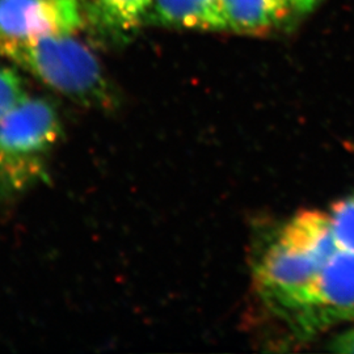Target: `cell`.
<instances>
[{
	"instance_id": "1",
	"label": "cell",
	"mask_w": 354,
	"mask_h": 354,
	"mask_svg": "<svg viewBox=\"0 0 354 354\" xmlns=\"http://www.w3.org/2000/svg\"><path fill=\"white\" fill-rule=\"evenodd\" d=\"M337 250L328 213H298L282 228L257 266L259 294L277 315L290 323L319 272Z\"/></svg>"
},
{
	"instance_id": "2",
	"label": "cell",
	"mask_w": 354,
	"mask_h": 354,
	"mask_svg": "<svg viewBox=\"0 0 354 354\" xmlns=\"http://www.w3.org/2000/svg\"><path fill=\"white\" fill-rule=\"evenodd\" d=\"M0 53L74 102L96 108L112 106L113 93L99 59L73 35L4 41L0 42Z\"/></svg>"
},
{
	"instance_id": "3",
	"label": "cell",
	"mask_w": 354,
	"mask_h": 354,
	"mask_svg": "<svg viewBox=\"0 0 354 354\" xmlns=\"http://www.w3.org/2000/svg\"><path fill=\"white\" fill-rule=\"evenodd\" d=\"M62 134L54 106L28 99L0 121V190L21 189L44 175V158Z\"/></svg>"
},
{
	"instance_id": "4",
	"label": "cell",
	"mask_w": 354,
	"mask_h": 354,
	"mask_svg": "<svg viewBox=\"0 0 354 354\" xmlns=\"http://www.w3.org/2000/svg\"><path fill=\"white\" fill-rule=\"evenodd\" d=\"M344 322H354V253L337 250L319 272L290 324L313 335Z\"/></svg>"
},
{
	"instance_id": "5",
	"label": "cell",
	"mask_w": 354,
	"mask_h": 354,
	"mask_svg": "<svg viewBox=\"0 0 354 354\" xmlns=\"http://www.w3.org/2000/svg\"><path fill=\"white\" fill-rule=\"evenodd\" d=\"M86 19L80 0H0V42L74 35Z\"/></svg>"
},
{
	"instance_id": "6",
	"label": "cell",
	"mask_w": 354,
	"mask_h": 354,
	"mask_svg": "<svg viewBox=\"0 0 354 354\" xmlns=\"http://www.w3.org/2000/svg\"><path fill=\"white\" fill-rule=\"evenodd\" d=\"M147 21L184 29H228L223 0H153Z\"/></svg>"
},
{
	"instance_id": "7",
	"label": "cell",
	"mask_w": 354,
	"mask_h": 354,
	"mask_svg": "<svg viewBox=\"0 0 354 354\" xmlns=\"http://www.w3.org/2000/svg\"><path fill=\"white\" fill-rule=\"evenodd\" d=\"M228 29L260 36L279 28L294 11L289 0H223Z\"/></svg>"
},
{
	"instance_id": "8",
	"label": "cell",
	"mask_w": 354,
	"mask_h": 354,
	"mask_svg": "<svg viewBox=\"0 0 354 354\" xmlns=\"http://www.w3.org/2000/svg\"><path fill=\"white\" fill-rule=\"evenodd\" d=\"M86 17L114 33H130L147 21L153 0H80Z\"/></svg>"
},
{
	"instance_id": "9",
	"label": "cell",
	"mask_w": 354,
	"mask_h": 354,
	"mask_svg": "<svg viewBox=\"0 0 354 354\" xmlns=\"http://www.w3.org/2000/svg\"><path fill=\"white\" fill-rule=\"evenodd\" d=\"M328 214L337 248L354 253V193L335 203Z\"/></svg>"
},
{
	"instance_id": "10",
	"label": "cell",
	"mask_w": 354,
	"mask_h": 354,
	"mask_svg": "<svg viewBox=\"0 0 354 354\" xmlns=\"http://www.w3.org/2000/svg\"><path fill=\"white\" fill-rule=\"evenodd\" d=\"M26 99L23 79L12 68L0 64V121Z\"/></svg>"
},
{
	"instance_id": "11",
	"label": "cell",
	"mask_w": 354,
	"mask_h": 354,
	"mask_svg": "<svg viewBox=\"0 0 354 354\" xmlns=\"http://www.w3.org/2000/svg\"><path fill=\"white\" fill-rule=\"evenodd\" d=\"M329 351L335 353L354 354V328L342 332L329 342Z\"/></svg>"
},
{
	"instance_id": "12",
	"label": "cell",
	"mask_w": 354,
	"mask_h": 354,
	"mask_svg": "<svg viewBox=\"0 0 354 354\" xmlns=\"http://www.w3.org/2000/svg\"><path fill=\"white\" fill-rule=\"evenodd\" d=\"M297 12L304 13L311 11L315 6L320 3V0H289Z\"/></svg>"
}]
</instances>
